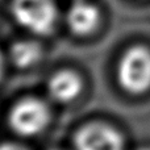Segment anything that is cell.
Segmentation results:
<instances>
[{
    "label": "cell",
    "instance_id": "obj_7",
    "mask_svg": "<svg viewBox=\"0 0 150 150\" xmlns=\"http://www.w3.org/2000/svg\"><path fill=\"white\" fill-rule=\"evenodd\" d=\"M42 58V47L32 40H21L12 44L9 49V59L16 67L29 69L38 63Z\"/></svg>",
    "mask_w": 150,
    "mask_h": 150
},
{
    "label": "cell",
    "instance_id": "obj_5",
    "mask_svg": "<svg viewBox=\"0 0 150 150\" xmlns=\"http://www.w3.org/2000/svg\"><path fill=\"white\" fill-rule=\"evenodd\" d=\"M66 24L75 36H91L101 24V11L90 0H74L66 12Z\"/></svg>",
    "mask_w": 150,
    "mask_h": 150
},
{
    "label": "cell",
    "instance_id": "obj_4",
    "mask_svg": "<svg viewBox=\"0 0 150 150\" xmlns=\"http://www.w3.org/2000/svg\"><path fill=\"white\" fill-rule=\"evenodd\" d=\"M75 150H124V138L105 122L86 124L74 136Z\"/></svg>",
    "mask_w": 150,
    "mask_h": 150
},
{
    "label": "cell",
    "instance_id": "obj_2",
    "mask_svg": "<svg viewBox=\"0 0 150 150\" xmlns=\"http://www.w3.org/2000/svg\"><path fill=\"white\" fill-rule=\"evenodd\" d=\"M117 80L122 90L140 95L150 90V49L134 45L121 55L117 65Z\"/></svg>",
    "mask_w": 150,
    "mask_h": 150
},
{
    "label": "cell",
    "instance_id": "obj_10",
    "mask_svg": "<svg viewBox=\"0 0 150 150\" xmlns=\"http://www.w3.org/2000/svg\"><path fill=\"white\" fill-rule=\"evenodd\" d=\"M138 150H150V148H141V149H138Z\"/></svg>",
    "mask_w": 150,
    "mask_h": 150
},
{
    "label": "cell",
    "instance_id": "obj_8",
    "mask_svg": "<svg viewBox=\"0 0 150 150\" xmlns=\"http://www.w3.org/2000/svg\"><path fill=\"white\" fill-rule=\"evenodd\" d=\"M0 150H26V149L24 146L18 145V144L7 142V144H1L0 145Z\"/></svg>",
    "mask_w": 150,
    "mask_h": 150
},
{
    "label": "cell",
    "instance_id": "obj_1",
    "mask_svg": "<svg viewBox=\"0 0 150 150\" xmlns=\"http://www.w3.org/2000/svg\"><path fill=\"white\" fill-rule=\"evenodd\" d=\"M11 13L21 28L36 36L50 34L59 18L55 0H12Z\"/></svg>",
    "mask_w": 150,
    "mask_h": 150
},
{
    "label": "cell",
    "instance_id": "obj_6",
    "mask_svg": "<svg viewBox=\"0 0 150 150\" xmlns=\"http://www.w3.org/2000/svg\"><path fill=\"white\" fill-rule=\"evenodd\" d=\"M83 88L80 75L73 70H59L47 82V92L58 103H70L79 96Z\"/></svg>",
    "mask_w": 150,
    "mask_h": 150
},
{
    "label": "cell",
    "instance_id": "obj_9",
    "mask_svg": "<svg viewBox=\"0 0 150 150\" xmlns=\"http://www.w3.org/2000/svg\"><path fill=\"white\" fill-rule=\"evenodd\" d=\"M4 73V55H3L1 50H0V78Z\"/></svg>",
    "mask_w": 150,
    "mask_h": 150
},
{
    "label": "cell",
    "instance_id": "obj_3",
    "mask_svg": "<svg viewBox=\"0 0 150 150\" xmlns=\"http://www.w3.org/2000/svg\"><path fill=\"white\" fill-rule=\"evenodd\" d=\"M49 121V107L37 98H25L17 101L9 112L11 128L24 137H32L41 133Z\"/></svg>",
    "mask_w": 150,
    "mask_h": 150
}]
</instances>
